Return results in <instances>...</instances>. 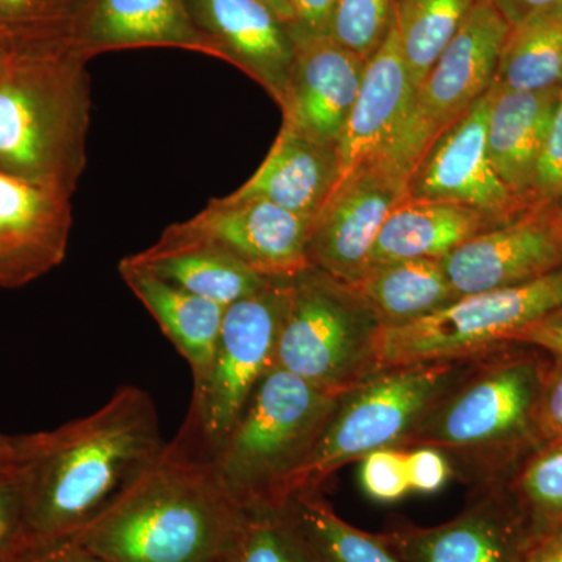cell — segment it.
I'll use <instances>...</instances> for the list:
<instances>
[{
	"instance_id": "obj_1",
	"label": "cell",
	"mask_w": 562,
	"mask_h": 562,
	"mask_svg": "<svg viewBox=\"0 0 562 562\" xmlns=\"http://www.w3.org/2000/svg\"><path fill=\"white\" fill-rule=\"evenodd\" d=\"M149 392L122 386L98 412L54 430L11 436V469L31 542L76 536L166 447Z\"/></svg>"
},
{
	"instance_id": "obj_2",
	"label": "cell",
	"mask_w": 562,
	"mask_h": 562,
	"mask_svg": "<svg viewBox=\"0 0 562 562\" xmlns=\"http://www.w3.org/2000/svg\"><path fill=\"white\" fill-rule=\"evenodd\" d=\"M246 512L179 439L72 539L110 562H225Z\"/></svg>"
},
{
	"instance_id": "obj_3",
	"label": "cell",
	"mask_w": 562,
	"mask_h": 562,
	"mask_svg": "<svg viewBox=\"0 0 562 562\" xmlns=\"http://www.w3.org/2000/svg\"><path fill=\"white\" fill-rule=\"evenodd\" d=\"M550 361L552 355L520 342L483 351L401 449L441 450L453 475L472 487L506 482L543 447L538 409Z\"/></svg>"
},
{
	"instance_id": "obj_4",
	"label": "cell",
	"mask_w": 562,
	"mask_h": 562,
	"mask_svg": "<svg viewBox=\"0 0 562 562\" xmlns=\"http://www.w3.org/2000/svg\"><path fill=\"white\" fill-rule=\"evenodd\" d=\"M90 57L72 41L0 58V172L74 195L88 162Z\"/></svg>"
},
{
	"instance_id": "obj_5",
	"label": "cell",
	"mask_w": 562,
	"mask_h": 562,
	"mask_svg": "<svg viewBox=\"0 0 562 562\" xmlns=\"http://www.w3.org/2000/svg\"><path fill=\"white\" fill-rule=\"evenodd\" d=\"M344 394L322 391L273 368L211 458L217 479L244 512L279 508L312 457Z\"/></svg>"
},
{
	"instance_id": "obj_6",
	"label": "cell",
	"mask_w": 562,
	"mask_h": 562,
	"mask_svg": "<svg viewBox=\"0 0 562 562\" xmlns=\"http://www.w3.org/2000/svg\"><path fill=\"white\" fill-rule=\"evenodd\" d=\"M479 357L384 368L346 392L312 457L291 480L286 501L299 491L322 490L333 473L366 454L390 447L401 449L409 432L471 371Z\"/></svg>"
},
{
	"instance_id": "obj_7",
	"label": "cell",
	"mask_w": 562,
	"mask_h": 562,
	"mask_svg": "<svg viewBox=\"0 0 562 562\" xmlns=\"http://www.w3.org/2000/svg\"><path fill=\"white\" fill-rule=\"evenodd\" d=\"M383 325L350 284L316 268L291 279L276 368L331 394H346L382 371Z\"/></svg>"
},
{
	"instance_id": "obj_8",
	"label": "cell",
	"mask_w": 562,
	"mask_h": 562,
	"mask_svg": "<svg viewBox=\"0 0 562 562\" xmlns=\"http://www.w3.org/2000/svg\"><path fill=\"white\" fill-rule=\"evenodd\" d=\"M291 295V279H273L257 294L232 303L205 379L194 386L177 439L213 458L239 420L251 394L276 368L277 344Z\"/></svg>"
},
{
	"instance_id": "obj_9",
	"label": "cell",
	"mask_w": 562,
	"mask_h": 562,
	"mask_svg": "<svg viewBox=\"0 0 562 562\" xmlns=\"http://www.w3.org/2000/svg\"><path fill=\"white\" fill-rule=\"evenodd\" d=\"M561 306L562 265L527 283L464 295L419 321L382 327L376 355L382 369L472 357L512 341Z\"/></svg>"
},
{
	"instance_id": "obj_10",
	"label": "cell",
	"mask_w": 562,
	"mask_h": 562,
	"mask_svg": "<svg viewBox=\"0 0 562 562\" xmlns=\"http://www.w3.org/2000/svg\"><path fill=\"white\" fill-rule=\"evenodd\" d=\"M509 29L492 0H476L417 88L384 158L414 172L435 140L490 91Z\"/></svg>"
},
{
	"instance_id": "obj_11",
	"label": "cell",
	"mask_w": 562,
	"mask_h": 562,
	"mask_svg": "<svg viewBox=\"0 0 562 562\" xmlns=\"http://www.w3.org/2000/svg\"><path fill=\"white\" fill-rule=\"evenodd\" d=\"M313 220L262 199L228 194L210 201L191 220L166 228L155 244H202L227 251L268 279H294L312 268L308 244Z\"/></svg>"
},
{
	"instance_id": "obj_12",
	"label": "cell",
	"mask_w": 562,
	"mask_h": 562,
	"mask_svg": "<svg viewBox=\"0 0 562 562\" xmlns=\"http://www.w3.org/2000/svg\"><path fill=\"white\" fill-rule=\"evenodd\" d=\"M409 177L405 168L382 157L339 183L313 220L312 268L353 283L368 268L384 222L408 199Z\"/></svg>"
},
{
	"instance_id": "obj_13",
	"label": "cell",
	"mask_w": 562,
	"mask_h": 562,
	"mask_svg": "<svg viewBox=\"0 0 562 562\" xmlns=\"http://www.w3.org/2000/svg\"><path fill=\"white\" fill-rule=\"evenodd\" d=\"M382 536L403 562H519L531 547L506 482L473 486L471 498L449 522L398 524Z\"/></svg>"
},
{
	"instance_id": "obj_14",
	"label": "cell",
	"mask_w": 562,
	"mask_h": 562,
	"mask_svg": "<svg viewBox=\"0 0 562 562\" xmlns=\"http://www.w3.org/2000/svg\"><path fill=\"white\" fill-rule=\"evenodd\" d=\"M495 85L461 120L435 140L408 183L413 201L450 202L472 206L502 224L531 203L503 183L487 151V120Z\"/></svg>"
},
{
	"instance_id": "obj_15",
	"label": "cell",
	"mask_w": 562,
	"mask_h": 562,
	"mask_svg": "<svg viewBox=\"0 0 562 562\" xmlns=\"http://www.w3.org/2000/svg\"><path fill=\"white\" fill-rule=\"evenodd\" d=\"M458 299L539 279L562 265V213L531 203L524 213L442 258Z\"/></svg>"
},
{
	"instance_id": "obj_16",
	"label": "cell",
	"mask_w": 562,
	"mask_h": 562,
	"mask_svg": "<svg viewBox=\"0 0 562 562\" xmlns=\"http://www.w3.org/2000/svg\"><path fill=\"white\" fill-rule=\"evenodd\" d=\"M72 195L0 172V290L27 286L61 265Z\"/></svg>"
},
{
	"instance_id": "obj_17",
	"label": "cell",
	"mask_w": 562,
	"mask_h": 562,
	"mask_svg": "<svg viewBox=\"0 0 562 562\" xmlns=\"http://www.w3.org/2000/svg\"><path fill=\"white\" fill-rule=\"evenodd\" d=\"M192 22L214 44L220 60L284 101L297 46L290 27L261 0H184Z\"/></svg>"
},
{
	"instance_id": "obj_18",
	"label": "cell",
	"mask_w": 562,
	"mask_h": 562,
	"mask_svg": "<svg viewBox=\"0 0 562 562\" xmlns=\"http://www.w3.org/2000/svg\"><path fill=\"white\" fill-rule=\"evenodd\" d=\"M366 63L328 36L299 46L280 106L283 124L317 143L338 146Z\"/></svg>"
},
{
	"instance_id": "obj_19",
	"label": "cell",
	"mask_w": 562,
	"mask_h": 562,
	"mask_svg": "<svg viewBox=\"0 0 562 562\" xmlns=\"http://www.w3.org/2000/svg\"><path fill=\"white\" fill-rule=\"evenodd\" d=\"M414 94L412 76L392 27L382 47L366 63L357 101L336 146L338 184L366 162L386 154L412 109Z\"/></svg>"
},
{
	"instance_id": "obj_20",
	"label": "cell",
	"mask_w": 562,
	"mask_h": 562,
	"mask_svg": "<svg viewBox=\"0 0 562 562\" xmlns=\"http://www.w3.org/2000/svg\"><path fill=\"white\" fill-rule=\"evenodd\" d=\"M76 43L90 58L139 47H177L220 58L184 0H88Z\"/></svg>"
},
{
	"instance_id": "obj_21",
	"label": "cell",
	"mask_w": 562,
	"mask_h": 562,
	"mask_svg": "<svg viewBox=\"0 0 562 562\" xmlns=\"http://www.w3.org/2000/svg\"><path fill=\"white\" fill-rule=\"evenodd\" d=\"M338 180L336 147L317 143L283 124L260 168L232 195L262 199L292 213L314 217Z\"/></svg>"
},
{
	"instance_id": "obj_22",
	"label": "cell",
	"mask_w": 562,
	"mask_h": 562,
	"mask_svg": "<svg viewBox=\"0 0 562 562\" xmlns=\"http://www.w3.org/2000/svg\"><path fill=\"white\" fill-rule=\"evenodd\" d=\"M487 151L503 183L530 202L536 166L552 131L561 90L512 91L495 83Z\"/></svg>"
},
{
	"instance_id": "obj_23",
	"label": "cell",
	"mask_w": 562,
	"mask_h": 562,
	"mask_svg": "<svg viewBox=\"0 0 562 562\" xmlns=\"http://www.w3.org/2000/svg\"><path fill=\"white\" fill-rule=\"evenodd\" d=\"M498 225L502 222L490 214L461 203L406 199L384 222L368 268L413 258L442 260L462 244Z\"/></svg>"
},
{
	"instance_id": "obj_24",
	"label": "cell",
	"mask_w": 562,
	"mask_h": 562,
	"mask_svg": "<svg viewBox=\"0 0 562 562\" xmlns=\"http://www.w3.org/2000/svg\"><path fill=\"white\" fill-rule=\"evenodd\" d=\"M120 273L190 364L194 386H199L213 360L225 306L181 290L125 260L120 262Z\"/></svg>"
},
{
	"instance_id": "obj_25",
	"label": "cell",
	"mask_w": 562,
	"mask_h": 562,
	"mask_svg": "<svg viewBox=\"0 0 562 562\" xmlns=\"http://www.w3.org/2000/svg\"><path fill=\"white\" fill-rule=\"evenodd\" d=\"M350 286L383 327H398L458 301L442 260L413 258L369 266Z\"/></svg>"
},
{
	"instance_id": "obj_26",
	"label": "cell",
	"mask_w": 562,
	"mask_h": 562,
	"mask_svg": "<svg viewBox=\"0 0 562 562\" xmlns=\"http://www.w3.org/2000/svg\"><path fill=\"white\" fill-rule=\"evenodd\" d=\"M124 260L225 308L257 294L273 280L254 271L227 251L202 244L172 247L154 244Z\"/></svg>"
},
{
	"instance_id": "obj_27",
	"label": "cell",
	"mask_w": 562,
	"mask_h": 562,
	"mask_svg": "<svg viewBox=\"0 0 562 562\" xmlns=\"http://www.w3.org/2000/svg\"><path fill=\"white\" fill-rule=\"evenodd\" d=\"M494 81L503 90H561L562 3L509 29Z\"/></svg>"
},
{
	"instance_id": "obj_28",
	"label": "cell",
	"mask_w": 562,
	"mask_h": 562,
	"mask_svg": "<svg viewBox=\"0 0 562 562\" xmlns=\"http://www.w3.org/2000/svg\"><path fill=\"white\" fill-rule=\"evenodd\" d=\"M284 506L324 562H403L382 532L372 535L341 519L322 490L295 492Z\"/></svg>"
},
{
	"instance_id": "obj_29",
	"label": "cell",
	"mask_w": 562,
	"mask_h": 562,
	"mask_svg": "<svg viewBox=\"0 0 562 562\" xmlns=\"http://www.w3.org/2000/svg\"><path fill=\"white\" fill-rule=\"evenodd\" d=\"M476 0H397L394 29L414 90L420 87Z\"/></svg>"
},
{
	"instance_id": "obj_30",
	"label": "cell",
	"mask_w": 562,
	"mask_h": 562,
	"mask_svg": "<svg viewBox=\"0 0 562 562\" xmlns=\"http://www.w3.org/2000/svg\"><path fill=\"white\" fill-rule=\"evenodd\" d=\"M531 543L562 527V441L543 446L506 480Z\"/></svg>"
},
{
	"instance_id": "obj_31",
	"label": "cell",
	"mask_w": 562,
	"mask_h": 562,
	"mask_svg": "<svg viewBox=\"0 0 562 562\" xmlns=\"http://www.w3.org/2000/svg\"><path fill=\"white\" fill-rule=\"evenodd\" d=\"M225 562H324L286 506L246 512Z\"/></svg>"
},
{
	"instance_id": "obj_32",
	"label": "cell",
	"mask_w": 562,
	"mask_h": 562,
	"mask_svg": "<svg viewBox=\"0 0 562 562\" xmlns=\"http://www.w3.org/2000/svg\"><path fill=\"white\" fill-rule=\"evenodd\" d=\"M87 5L88 0H0V33L11 44L76 43Z\"/></svg>"
},
{
	"instance_id": "obj_33",
	"label": "cell",
	"mask_w": 562,
	"mask_h": 562,
	"mask_svg": "<svg viewBox=\"0 0 562 562\" xmlns=\"http://www.w3.org/2000/svg\"><path fill=\"white\" fill-rule=\"evenodd\" d=\"M395 9L397 0H336L328 38L368 61L390 36Z\"/></svg>"
},
{
	"instance_id": "obj_34",
	"label": "cell",
	"mask_w": 562,
	"mask_h": 562,
	"mask_svg": "<svg viewBox=\"0 0 562 562\" xmlns=\"http://www.w3.org/2000/svg\"><path fill=\"white\" fill-rule=\"evenodd\" d=\"M362 490L376 502L401 501L409 492L405 449H380L361 460Z\"/></svg>"
},
{
	"instance_id": "obj_35",
	"label": "cell",
	"mask_w": 562,
	"mask_h": 562,
	"mask_svg": "<svg viewBox=\"0 0 562 562\" xmlns=\"http://www.w3.org/2000/svg\"><path fill=\"white\" fill-rule=\"evenodd\" d=\"M31 543L20 484L13 472H0V562H20Z\"/></svg>"
},
{
	"instance_id": "obj_36",
	"label": "cell",
	"mask_w": 562,
	"mask_h": 562,
	"mask_svg": "<svg viewBox=\"0 0 562 562\" xmlns=\"http://www.w3.org/2000/svg\"><path fill=\"white\" fill-rule=\"evenodd\" d=\"M530 202L552 206L562 213V90L552 131L536 166Z\"/></svg>"
},
{
	"instance_id": "obj_37",
	"label": "cell",
	"mask_w": 562,
	"mask_h": 562,
	"mask_svg": "<svg viewBox=\"0 0 562 562\" xmlns=\"http://www.w3.org/2000/svg\"><path fill=\"white\" fill-rule=\"evenodd\" d=\"M405 450L409 491L432 494L441 491L452 479V464L441 450L427 446Z\"/></svg>"
},
{
	"instance_id": "obj_38",
	"label": "cell",
	"mask_w": 562,
	"mask_h": 562,
	"mask_svg": "<svg viewBox=\"0 0 562 562\" xmlns=\"http://www.w3.org/2000/svg\"><path fill=\"white\" fill-rule=\"evenodd\" d=\"M542 446L562 441V357H553L543 382L538 409Z\"/></svg>"
},
{
	"instance_id": "obj_39",
	"label": "cell",
	"mask_w": 562,
	"mask_h": 562,
	"mask_svg": "<svg viewBox=\"0 0 562 562\" xmlns=\"http://www.w3.org/2000/svg\"><path fill=\"white\" fill-rule=\"evenodd\" d=\"M336 0H292L294 20L290 25L295 46L327 38Z\"/></svg>"
},
{
	"instance_id": "obj_40",
	"label": "cell",
	"mask_w": 562,
	"mask_h": 562,
	"mask_svg": "<svg viewBox=\"0 0 562 562\" xmlns=\"http://www.w3.org/2000/svg\"><path fill=\"white\" fill-rule=\"evenodd\" d=\"M20 562H110L101 554L81 546L76 539L35 542L29 546Z\"/></svg>"
},
{
	"instance_id": "obj_41",
	"label": "cell",
	"mask_w": 562,
	"mask_h": 562,
	"mask_svg": "<svg viewBox=\"0 0 562 562\" xmlns=\"http://www.w3.org/2000/svg\"><path fill=\"white\" fill-rule=\"evenodd\" d=\"M509 342L527 344L553 357H562V306L517 331Z\"/></svg>"
},
{
	"instance_id": "obj_42",
	"label": "cell",
	"mask_w": 562,
	"mask_h": 562,
	"mask_svg": "<svg viewBox=\"0 0 562 562\" xmlns=\"http://www.w3.org/2000/svg\"><path fill=\"white\" fill-rule=\"evenodd\" d=\"M492 3L513 27L532 14L561 5L562 0H492Z\"/></svg>"
},
{
	"instance_id": "obj_43",
	"label": "cell",
	"mask_w": 562,
	"mask_h": 562,
	"mask_svg": "<svg viewBox=\"0 0 562 562\" xmlns=\"http://www.w3.org/2000/svg\"><path fill=\"white\" fill-rule=\"evenodd\" d=\"M519 562H562V527L531 543Z\"/></svg>"
},
{
	"instance_id": "obj_44",
	"label": "cell",
	"mask_w": 562,
	"mask_h": 562,
	"mask_svg": "<svg viewBox=\"0 0 562 562\" xmlns=\"http://www.w3.org/2000/svg\"><path fill=\"white\" fill-rule=\"evenodd\" d=\"M261 2L268 5L290 27L292 20H294L292 0H261Z\"/></svg>"
},
{
	"instance_id": "obj_45",
	"label": "cell",
	"mask_w": 562,
	"mask_h": 562,
	"mask_svg": "<svg viewBox=\"0 0 562 562\" xmlns=\"http://www.w3.org/2000/svg\"><path fill=\"white\" fill-rule=\"evenodd\" d=\"M13 460V449H11V436L0 432V472H7L11 469Z\"/></svg>"
},
{
	"instance_id": "obj_46",
	"label": "cell",
	"mask_w": 562,
	"mask_h": 562,
	"mask_svg": "<svg viewBox=\"0 0 562 562\" xmlns=\"http://www.w3.org/2000/svg\"><path fill=\"white\" fill-rule=\"evenodd\" d=\"M11 43L9 40L5 38V36L0 33V58L3 57V55L7 54V52L10 50Z\"/></svg>"
}]
</instances>
